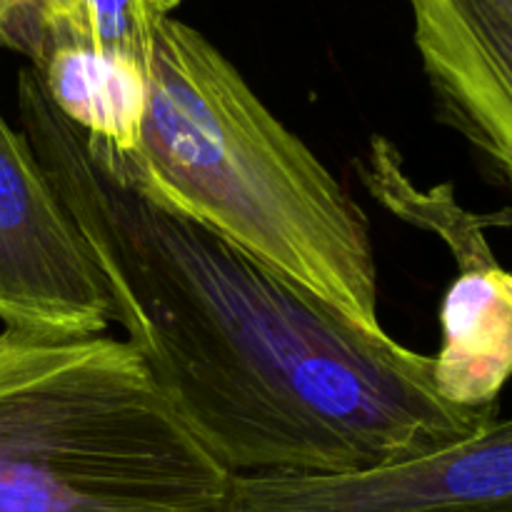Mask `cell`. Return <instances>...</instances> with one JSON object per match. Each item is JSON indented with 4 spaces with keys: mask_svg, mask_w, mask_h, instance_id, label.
I'll return each mask as SVG.
<instances>
[{
    "mask_svg": "<svg viewBox=\"0 0 512 512\" xmlns=\"http://www.w3.org/2000/svg\"><path fill=\"white\" fill-rule=\"evenodd\" d=\"M18 118L93 250L113 323L230 475H343L478 433L495 408L445 398L433 358L358 328L140 188L25 65Z\"/></svg>",
    "mask_w": 512,
    "mask_h": 512,
    "instance_id": "obj_1",
    "label": "cell"
},
{
    "mask_svg": "<svg viewBox=\"0 0 512 512\" xmlns=\"http://www.w3.org/2000/svg\"><path fill=\"white\" fill-rule=\"evenodd\" d=\"M110 155L160 203L385 333L368 213L200 30L160 23L138 148Z\"/></svg>",
    "mask_w": 512,
    "mask_h": 512,
    "instance_id": "obj_2",
    "label": "cell"
},
{
    "mask_svg": "<svg viewBox=\"0 0 512 512\" xmlns=\"http://www.w3.org/2000/svg\"><path fill=\"white\" fill-rule=\"evenodd\" d=\"M0 512H235L128 340L0 330Z\"/></svg>",
    "mask_w": 512,
    "mask_h": 512,
    "instance_id": "obj_3",
    "label": "cell"
},
{
    "mask_svg": "<svg viewBox=\"0 0 512 512\" xmlns=\"http://www.w3.org/2000/svg\"><path fill=\"white\" fill-rule=\"evenodd\" d=\"M0 323L88 338L113 323L93 250L23 130L0 110Z\"/></svg>",
    "mask_w": 512,
    "mask_h": 512,
    "instance_id": "obj_4",
    "label": "cell"
},
{
    "mask_svg": "<svg viewBox=\"0 0 512 512\" xmlns=\"http://www.w3.org/2000/svg\"><path fill=\"white\" fill-rule=\"evenodd\" d=\"M235 512H512V418L343 475H233Z\"/></svg>",
    "mask_w": 512,
    "mask_h": 512,
    "instance_id": "obj_5",
    "label": "cell"
},
{
    "mask_svg": "<svg viewBox=\"0 0 512 512\" xmlns=\"http://www.w3.org/2000/svg\"><path fill=\"white\" fill-rule=\"evenodd\" d=\"M435 118L512 190V0H408Z\"/></svg>",
    "mask_w": 512,
    "mask_h": 512,
    "instance_id": "obj_6",
    "label": "cell"
},
{
    "mask_svg": "<svg viewBox=\"0 0 512 512\" xmlns=\"http://www.w3.org/2000/svg\"><path fill=\"white\" fill-rule=\"evenodd\" d=\"M438 390L455 405L490 410L512 378V273L498 258L458 265L440 310Z\"/></svg>",
    "mask_w": 512,
    "mask_h": 512,
    "instance_id": "obj_7",
    "label": "cell"
},
{
    "mask_svg": "<svg viewBox=\"0 0 512 512\" xmlns=\"http://www.w3.org/2000/svg\"><path fill=\"white\" fill-rule=\"evenodd\" d=\"M30 68L65 118L113 153H135L145 113V70L140 65L93 50L60 48Z\"/></svg>",
    "mask_w": 512,
    "mask_h": 512,
    "instance_id": "obj_8",
    "label": "cell"
},
{
    "mask_svg": "<svg viewBox=\"0 0 512 512\" xmlns=\"http://www.w3.org/2000/svg\"><path fill=\"white\" fill-rule=\"evenodd\" d=\"M180 3L183 0H68V10L50 35L43 58L53 50L78 48L148 70L155 33L163 20L173 18Z\"/></svg>",
    "mask_w": 512,
    "mask_h": 512,
    "instance_id": "obj_9",
    "label": "cell"
},
{
    "mask_svg": "<svg viewBox=\"0 0 512 512\" xmlns=\"http://www.w3.org/2000/svg\"><path fill=\"white\" fill-rule=\"evenodd\" d=\"M65 10L68 0H0V48L15 50L35 65Z\"/></svg>",
    "mask_w": 512,
    "mask_h": 512,
    "instance_id": "obj_10",
    "label": "cell"
}]
</instances>
